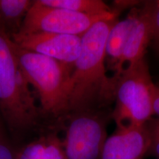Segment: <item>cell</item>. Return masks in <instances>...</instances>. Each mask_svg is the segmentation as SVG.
<instances>
[{"label": "cell", "instance_id": "obj_1", "mask_svg": "<svg viewBox=\"0 0 159 159\" xmlns=\"http://www.w3.org/2000/svg\"><path fill=\"white\" fill-rule=\"evenodd\" d=\"M117 19L97 21L82 35L68 90V114L100 110L114 101L116 82L106 74L105 45Z\"/></svg>", "mask_w": 159, "mask_h": 159}, {"label": "cell", "instance_id": "obj_2", "mask_svg": "<svg viewBox=\"0 0 159 159\" xmlns=\"http://www.w3.org/2000/svg\"><path fill=\"white\" fill-rule=\"evenodd\" d=\"M35 96L20 67L13 41L0 32V113L13 134L21 135L39 126L43 116Z\"/></svg>", "mask_w": 159, "mask_h": 159}, {"label": "cell", "instance_id": "obj_3", "mask_svg": "<svg viewBox=\"0 0 159 159\" xmlns=\"http://www.w3.org/2000/svg\"><path fill=\"white\" fill-rule=\"evenodd\" d=\"M13 47L27 82L35 91L41 114L52 119L63 118L68 114L69 83L73 64L25 50L14 43Z\"/></svg>", "mask_w": 159, "mask_h": 159}, {"label": "cell", "instance_id": "obj_4", "mask_svg": "<svg viewBox=\"0 0 159 159\" xmlns=\"http://www.w3.org/2000/svg\"><path fill=\"white\" fill-rule=\"evenodd\" d=\"M145 58L128 64L116 79L112 117L117 127L146 125L154 114L152 87Z\"/></svg>", "mask_w": 159, "mask_h": 159}, {"label": "cell", "instance_id": "obj_5", "mask_svg": "<svg viewBox=\"0 0 159 159\" xmlns=\"http://www.w3.org/2000/svg\"><path fill=\"white\" fill-rule=\"evenodd\" d=\"M63 148L67 159H100L107 139L106 119L100 110L69 113Z\"/></svg>", "mask_w": 159, "mask_h": 159}, {"label": "cell", "instance_id": "obj_6", "mask_svg": "<svg viewBox=\"0 0 159 159\" xmlns=\"http://www.w3.org/2000/svg\"><path fill=\"white\" fill-rule=\"evenodd\" d=\"M114 11L102 14H85L44 5L35 0L19 33H45L82 36L97 21L116 19Z\"/></svg>", "mask_w": 159, "mask_h": 159}, {"label": "cell", "instance_id": "obj_7", "mask_svg": "<svg viewBox=\"0 0 159 159\" xmlns=\"http://www.w3.org/2000/svg\"><path fill=\"white\" fill-rule=\"evenodd\" d=\"M11 39L16 45L25 50L67 64H74L80 52L82 36L36 32L19 33Z\"/></svg>", "mask_w": 159, "mask_h": 159}, {"label": "cell", "instance_id": "obj_8", "mask_svg": "<svg viewBox=\"0 0 159 159\" xmlns=\"http://www.w3.org/2000/svg\"><path fill=\"white\" fill-rule=\"evenodd\" d=\"M150 144L148 123L117 127L105 141L100 159H142L149 152Z\"/></svg>", "mask_w": 159, "mask_h": 159}, {"label": "cell", "instance_id": "obj_9", "mask_svg": "<svg viewBox=\"0 0 159 159\" xmlns=\"http://www.w3.org/2000/svg\"><path fill=\"white\" fill-rule=\"evenodd\" d=\"M157 2H147L142 7H137L136 20L129 34L121 60L122 69L126 62L130 64L144 57L147 47L152 41V16Z\"/></svg>", "mask_w": 159, "mask_h": 159}, {"label": "cell", "instance_id": "obj_10", "mask_svg": "<svg viewBox=\"0 0 159 159\" xmlns=\"http://www.w3.org/2000/svg\"><path fill=\"white\" fill-rule=\"evenodd\" d=\"M136 17L137 7L133 9L125 19L117 21L108 35L105 45V63L110 70L114 71L112 77L114 80H116L124 70L121 67V60Z\"/></svg>", "mask_w": 159, "mask_h": 159}, {"label": "cell", "instance_id": "obj_11", "mask_svg": "<svg viewBox=\"0 0 159 159\" xmlns=\"http://www.w3.org/2000/svg\"><path fill=\"white\" fill-rule=\"evenodd\" d=\"M15 159H67L63 140L51 130L32 140L14 152Z\"/></svg>", "mask_w": 159, "mask_h": 159}, {"label": "cell", "instance_id": "obj_12", "mask_svg": "<svg viewBox=\"0 0 159 159\" xmlns=\"http://www.w3.org/2000/svg\"><path fill=\"white\" fill-rule=\"evenodd\" d=\"M34 0H0V32L7 37L19 33Z\"/></svg>", "mask_w": 159, "mask_h": 159}, {"label": "cell", "instance_id": "obj_13", "mask_svg": "<svg viewBox=\"0 0 159 159\" xmlns=\"http://www.w3.org/2000/svg\"><path fill=\"white\" fill-rule=\"evenodd\" d=\"M44 5L85 14H102L113 11L101 0H39Z\"/></svg>", "mask_w": 159, "mask_h": 159}, {"label": "cell", "instance_id": "obj_14", "mask_svg": "<svg viewBox=\"0 0 159 159\" xmlns=\"http://www.w3.org/2000/svg\"><path fill=\"white\" fill-rule=\"evenodd\" d=\"M14 152L5 133L3 122L0 121V159H15Z\"/></svg>", "mask_w": 159, "mask_h": 159}, {"label": "cell", "instance_id": "obj_15", "mask_svg": "<svg viewBox=\"0 0 159 159\" xmlns=\"http://www.w3.org/2000/svg\"><path fill=\"white\" fill-rule=\"evenodd\" d=\"M151 136L149 152L159 158V118L153 119L148 125Z\"/></svg>", "mask_w": 159, "mask_h": 159}, {"label": "cell", "instance_id": "obj_16", "mask_svg": "<svg viewBox=\"0 0 159 159\" xmlns=\"http://www.w3.org/2000/svg\"><path fill=\"white\" fill-rule=\"evenodd\" d=\"M152 41L156 50L159 53V2L155 8L152 16Z\"/></svg>", "mask_w": 159, "mask_h": 159}, {"label": "cell", "instance_id": "obj_17", "mask_svg": "<svg viewBox=\"0 0 159 159\" xmlns=\"http://www.w3.org/2000/svg\"><path fill=\"white\" fill-rule=\"evenodd\" d=\"M152 99L154 114L159 116V85L155 83L152 87Z\"/></svg>", "mask_w": 159, "mask_h": 159}]
</instances>
